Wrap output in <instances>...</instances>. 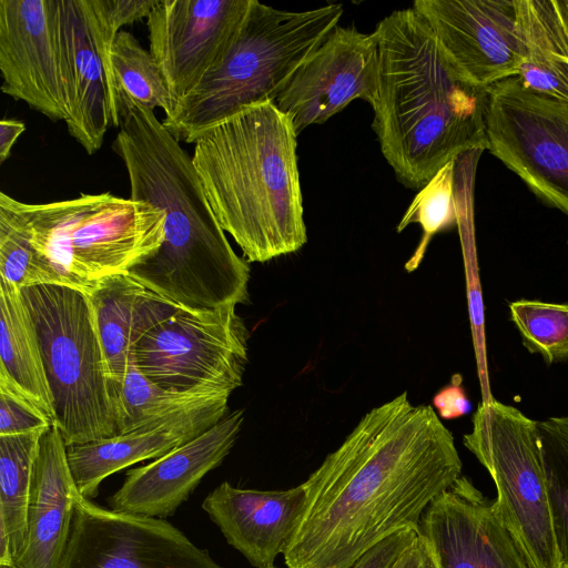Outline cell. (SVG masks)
I'll return each instance as SVG.
<instances>
[{
  "label": "cell",
  "mask_w": 568,
  "mask_h": 568,
  "mask_svg": "<svg viewBox=\"0 0 568 568\" xmlns=\"http://www.w3.org/2000/svg\"><path fill=\"white\" fill-rule=\"evenodd\" d=\"M454 436L430 405L404 392L366 413L302 484L287 568H352L393 534L418 532L433 500L462 476Z\"/></svg>",
  "instance_id": "6da1fadb"
},
{
  "label": "cell",
  "mask_w": 568,
  "mask_h": 568,
  "mask_svg": "<svg viewBox=\"0 0 568 568\" xmlns=\"http://www.w3.org/2000/svg\"><path fill=\"white\" fill-rule=\"evenodd\" d=\"M379 90L373 129L396 179L422 189L448 162L487 150V91L467 80L414 8L376 26Z\"/></svg>",
  "instance_id": "7a4b0ae2"
},
{
  "label": "cell",
  "mask_w": 568,
  "mask_h": 568,
  "mask_svg": "<svg viewBox=\"0 0 568 568\" xmlns=\"http://www.w3.org/2000/svg\"><path fill=\"white\" fill-rule=\"evenodd\" d=\"M297 133L274 102L248 106L194 142L192 162L213 213L247 262L306 242Z\"/></svg>",
  "instance_id": "3957f363"
},
{
  "label": "cell",
  "mask_w": 568,
  "mask_h": 568,
  "mask_svg": "<svg viewBox=\"0 0 568 568\" xmlns=\"http://www.w3.org/2000/svg\"><path fill=\"white\" fill-rule=\"evenodd\" d=\"M120 130L112 149L130 182V199L165 213L164 242L135 266L146 283L193 295L221 283L241 262L206 199L192 156L154 111L121 94Z\"/></svg>",
  "instance_id": "277c9868"
},
{
  "label": "cell",
  "mask_w": 568,
  "mask_h": 568,
  "mask_svg": "<svg viewBox=\"0 0 568 568\" xmlns=\"http://www.w3.org/2000/svg\"><path fill=\"white\" fill-rule=\"evenodd\" d=\"M342 3L304 10L251 0L223 61L179 100L163 125L178 141L195 140L240 111L274 102L301 64L338 26Z\"/></svg>",
  "instance_id": "5b68a950"
},
{
  "label": "cell",
  "mask_w": 568,
  "mask_h": 568,
  "mask_svg": "<svg viewBox=\"0 0 568 568\" xmlns=\"http://www.w3.org/2000/svg\"><path fill=\"white\" fill-rule=\"evenodd\" d=\"M13 204L63 284L85 294L99 280L128 273L152 256L165 237L162 209L109 192L37 204L13 199Z\"/></svg>",
  "instance_id": "8992f818"
},
{
  "label": "cell",
  "mask_w": 568,
  "mask_h": 568,
  "mask_svg": "<svg viewBox=\"0 0 568 568\" xmlns=\"http://www.w3.org/2000/svg\"><path fill=\"white\" fill-rule=\"evenodd\" d=\"M33 320L65 446L116 435L114 385L88 296L45 284L21 290Z\"/></svg>",
  "instance_id": "52a82bcc"
},
{
  "label": "cell",
  "mask_w": 568,
  "mask_h": 568,
  "mask_svg": "<svg viewBox=\"0 0 568 568\" xmlns=\"http://www.w3.org/2000/svg\"><path fill=\"white\" fill-rule=\"evenodd\" d=\"M464 445L491 476L495 509L532 568H560L537 422L488 399L475 412Z\"/></svg>",
  "instance_id": "ba28073f"
},
{
  "label": "cell",
  "mask_w": 568,
  "mask_h": 568,
  "mask_svg": "<svg viewBox=\"0 0 568 568\" xmlns=\"http://www.w3.org/2000/svg\"><path fill=\"white\" fill-rule=\"evenodd\" d=\"M235 306L180 308L139 341L134 365L171 392L231 395L243 382L250 336Z\"/></svg>",
  "instance_id": "9c48e42d"
},
{
  "label": "cell",
  "mask_w": 568,
  "mask_h": 568,
  "mask_svg": "<svg viewBox=\"0 0 568 568\" xmlns=\"http://www.w3.org/2000/svg\"><path fill=\"white\" fill-rule=\"evenodd\" d=\"M487 150L541 201L568 215V101L517 77L488 88Z\"/></svg>",
  "instance_id": "30bf717a"
},
{
  "label": "cell",
  "mask_w": 568,
  "mask_h": 568,
  "mask_svg": "<svg viewBox=\"0 0 568 568\" xmlns=\"http://www.w3.org/2000/svg\"><path fill=\"white\" fill-rule=\"evenodd\" d=\"M59 568H223L161 518L105 509L79 495Z\"/></svg>",
  "instance_id": "8fae6325"
},
{
  "label": "cell",
  "mask_w": 568,
  "mask_h": 568,
  "mask_svg": "<svg viewBox=\"0 0 568 568\" xmlns=\"http://www.w3.org/2000/svg\"><path fill=\"white\" fill-rule=\"evenodd\" d=\"M1 91L51 121H67L68 68L60 0H0Z\"/></svg>",
  "instance_id": "7c38bea8"
},
{
  "label": "cell",
  "mask_w": 568,
  "mask_h": 568,
  "mask_svg": "<svg viewBox=\"0 0 568 568\" xmlns=\"http://www.w3.org/2000/svg\"><path fill=\"white\" fill-rule=\"evenodd\" d=\"M379 90L376 34L336 26L295 71L274 104L297 134L322 124L356 99L375 105Z\"/></svg>",
  "instance_id": "4fadbf2b"
},
{
  "label": "cell",
  "mask_w": 568,
  "mask_h": 568,
  "mask_svg": "<svg viewBox=\"0 0 568 568\" xmlns=\"http://www.w3.org/2000/svg\"><path fill=\"white\" fill-rule=\"evenodd\" d=\"M251 0H158L146 18L150 52L175 103L225 58Z\"/></svg>",
  "instance_id": "5bb4252c"
},
{
  "label": "cell",
  "mask_w": 568,
  "mask_h": 568,
  "mask_svg": "<svg viewBox=\"0 0 568 568\" xmlns=\"http://www.w3.org/2000/svg\"><path fill=\"white\" fill-rule=\"evenodd\" d=\"M442 49L474 84L517 77L523 58L516 0H416Z\"/></svg>",
  "instance_id": "9a60e30c"
},
{
  "label": "cell",
  "mask_w": 568,
  "mask_h": 568,
  "mask_svg": "<svg viewBox=\"0 0 568 568\" xmlns=\"http://www.w3.org/2000/svg\"><path fill=\"white\" fill-rule=\"evenodd\" d=\"M418 534L437 568H532L494 500L486 499L465 476L427 507Z\"/></svg>",
  "instance_id": "2e32d148"
},
{
  "label": "cell",
  "mask_w": 568,
  "mask_h": 568,
  "mask_svg": "<svg viewBox=\"0 0 568 568\" xmlns=\"http://www.w3.org/2000/svg\"><path fill=\"white\" fill-rule=\"evenodd\" d=\"M243 420L244 412L234 410L194 439L128 470L123 485L108 499L110 508L161 519L172 516L231 452Z\"/></svg>",
  "instance_id": "e0dca14e"
},
{
  "label": "cell",
  "mask_w": 568,
  "mask_h": 568,
  "mask_svg": "<svg viewBox=\"0 0 568 568\" xmlns=\"http://www.w3.org/2000/svg\"><path fill=\"white\" fill-rule=\"evenodd\" d=\"M305 501L302 484L285 490H256L223 481L206 496L202 508L227 544L255 568H267L295 532Z\"/></svg>",
  "instance_id": "ac0fdd59"
},
{
  "label": "cell",
  "mask_w": 568,
  "mask_h": 568,
  "mask_svg": "<svg viewBox=\"0 0 568 568\" xmlns=\"http://www.w3.org/2000/svg\"><path fill=\"white\" fill-rule=\"evenodd\" d=\"M229 397L210 399L125 434L68 446V463L80 495L93 498L110 475L139 462L160 458L194 439L226 415Z\"/></svg>",
  "instance_id": "d6986e66"
},
{
  "label": "cell",
  "mask_w": 568,
  "mask_h": 568,
  "mask_svg": "<svg viewBox=\"0 0 568 568\" xmlns=\"http://www.w3.org/2000/svg\"><path fill=\"white\" fill-rule=\"evenodd\" d=\"M67 446L52 425L42 436L28 511V530L12 568H59L69 542L75 499Z\"/></svg>",
  "instance_id": "ffe728a7"
},
{
  "label": "cell",
  "mask_w": 568,
  "mask_h": 568,
  "mask_svg": "<svg viewBox=\"0 0 568 568\" xmlns=\"http://www.w3.org/2000/svg\"><path fill=\"white\" fill-rule=\"evenodd\" d=\"M60 21L68 68L67 128L85 152L93 154L102 146L109 128H120V118L81 0H60Z\"/></svg>",
  "instance_id": "44dd1931"
},
{
  "label": "cell",
  "mask_w": 568,
  "mask_h": 568,
  "mask_svg": "<svg viewBox=\"0 0 568 568\" xmlns=\"http://www.w3.org/2000/svg\"><path fill=\"white\" fill-rule=\"evenodd\" d=\"M85 295L113 382L134 364L139 341L180 310L128 273L99 280Z\"/></svg>",
  "instance_id": "7402d4cb"
},
{
  "label": "cell",
  "mask_w": 568,
  "mask_h": 568,
  "mask_svg": "<svg viewBox=\"0 0 568 568\" xmlns=\"http://www.w3.org/2000/svg\"><path fill=\"white\" fill-rule=\"evenodd\" d=\"M523 58L517 79L528 90L568 101V43L552 0H516Z\"/></svg>",
  "instance_id": "603a6c76"
},
{
  "label": "cell",
  "mask_w": 568,
  "mask_h": 568,
  "mask_svg": "<svg viewBox=\"0 0 568 568\" xmlns=\"http://www.w3.org/2000/svg\"><path fill=\"white\" fill-rule=\"evenodd\" d=\"M0 377L18 386L55 422L37 329L20 290L0 281Z\"/></svg>",
  "instance_id": "cb8c5ba5"
},
{
  "label": "cell",
  "mask_w": 568,
  "mask_h": 568,
  "mask_svg": "<svg viewBox=\"0 0 568 568\" xmlns=\"http://www.w3.org/2000/svg\"><path fill=\"white\" fill-rule=\"evenodd\" d=\"M48 429L0 436V566L12 567L24 546L34 467Z\"/></svg>",
  "instance_id": "d4e9b609"
},
{
  "label": "cell",
  "mask_w": 568,
  "mask_h": 568,
  "mask_svg": "<svg viewBox=\"0 0 568 568\" xmlns=\"http://www.w3.org/2000/svg\"><path fill=\"white\" fill-rule=\"evenodd\" d=\"M109 82L118 115L121 94L152 110L162 109L164 118L173 112V101L156 60L129 31L121 30L112 42L109 54Z\"/></svg>",
  "instance_id": "484cf974"
},
{
  "label": "cell",
  "mask_w": 568,
  "mask_h": 568,
  "mask_svg": "<svg viewBox=\"0 0 568 568\" xmlns=\"http://www.w3.org/2000/svg\"><path fill=\"white\" fill-rule=\"evenodd\" d=\"M116 435L158 423L175 413L229 394L178 393L164 389L131 364L113 382Z\"/></svg>",
  "instance_id": "4316f807"
},
{
  "label": "cell",
  "mask_w": 568,
  "mask_h": 568,
  "mask_svg": "<svg viewBox=\"0 0 568 568\" xmlns=\"http://www.w3.org/2000/svg\"><path fill=\"white\" fill-rule=\"evenodd\" d=\"M0 281L20 291L37 285H64L50 261L31 242L13 197L4 192H0Z\"/></svg>",
  "instance_id": "83f0119b"
},
{
  "label": "cell",
  "mask_w": 568,
  "mask_h": 568,
  "mask_svg": "<svg viewBox=\"0 0 568 568\" xmlns=\"http://www.w3.org/2000/svg\"><path fill=\"white\" fill-rule=\"evenodd\" d=\"M560 568H568V415L537 422Z\"/></svg>",
  "instance_id": "f1b7e54d"
},
{
  "label": "cell",
  "mask_w": 568,
  "mask_h": 568,
  "mask_svg": "<svg viewBox=\"0 0 568 568\" xmlns=\"http://www.w3.org/2000/svg\"><path fill=\"white\" fill-rule=\"evenodd\" d=\"M455 164L456 161L448 162L419 190L397 226V232L412 223L423 229L420 242L405 266L408 272L418 266L433 236L457 222Z\"/></svg>",
  "instance_id": "f546056e"
},
{
  "label": "cell",
  "mask_w": 568,
  "mask_h": 568,
  "mask_svg": "<svg viewBox=\"0 0 568 568\" xmlns=\"http://www.w3.org/2000/svg\"><path fill=\"white\" fill-rule=\"evenodd\" d=\"M523 344L548 363L568 358V304L521 298L509 304Z\"/></svg>",
  "instance_id": "4dcf8cb0"
},
{
  "label": "cell",
  "mask_w": 568,
  "mask_h": 568,
  "mask_svg": "<svg viewBox=\"0 0 568 568\" xmlns=\"http://www.w3.org/2000/svg\"><path fill=\"white\" fill-rule=\"evenodd\" d=\"M51 426L49 418L18 386L0 377V436Z\"/></svg>",
  "instance_id": "1f68e13d"
},
{
  "label": "cell",
  "mask_w": 568,
  "mask_h": 568,
  "mask_svg": "<svg viewBox=\"0 0 568 568\" xmlns=\"http://www.w3.org/2000/svg\"><path fill=\"white\" fill-rule=\"evenodd\" d=\"M417 535L413 529L393 534L362 556L352 568H390Z\"/></svg>",
  "instance_id": "d6a6232c"
},
{
  "label": "cell",
  "mask_w": 568,
  "mask_h": 568,
  "mask_svg": "<svg viewBox=\"0 0 568 568\" xmlns=\"http://www.w3.org/2000/svg\"><path fill=\"white\" fill-rule=\"evenodd\" d=\"M437 415L444 419H453L466 415L471 404L462 386V376L455 375L452 383L443 387L433 398Z\"/></svg>",
  "instance_id": "836d02e7"
},
{
  "label": "cell",
  "mask_w": 568,
  "mask_h": 568,
  "mask_svg": "<svg viewBox=\"0 0 568 568\" xmlns=\"http://www.w3.org/2000/svg\"><path fill=\"white\" fill-rule=\"evenodd\" d=\"M390 568H437V565L427 541L418 534Z\"/></svg>",
  "instance_id": "e575fe53"
},
{
  "label": "cell",
  "mask_w": 568,
  "mask_h": 568,
  "mask_svg": "<svg viewBox=\"0 0 568 568\" xmlns=\"http://www.w3.org/2000/svg\"><path fill=\"white\" fill-rule=\"evenodd\" d=\"M26 124L14 119L0 121V162L3 163L11 154V149L18 138L24 132Z\"/></svg>",
  "instance_id": "d590c367"
},
{
  "label": "cell",
  "mask_w": 568,
  "mask_h": 568,
  "mask_svg": "<svg viewBox=\"0 0 568 568\" xmlns=\"http://www.w3.org/2000/svg\"><path fill=\"white\" fill-rule=\"evenodd\" d=\"M552 3L568 43V0H552Z\"/></svg>",
  "instance_id": "8d00e7d4"
},
{
  "label": "cell",
  "mask_w": 568,
  "mask_h": 568,
  "mask_svg": "<svg viewBox=\"0 0 568 568\" xmlns=\"http://www.w3.org/2000/svg\"><path fill=\"white\" fill-rule=\"evenodd\" d=\"M0 568H12V567H7V566H0Z\"/></svg>",
  "instance_id": "74e56055"
},
{
  "label": "cell",
  "mask_w": 568,
  "mask_h": 568,
  "mask_svg": "<svg viewBox=\"0 0 568 568\" xmlns=\"http://www.w3.org/2000/svg\"><path fill=\"white\" fill-rule=\"evenodd\" d=\"M267 568H275L274 566L267 567Z\"/></svg>",
  "instance_id": "f35d334b"
}]
</instances>
